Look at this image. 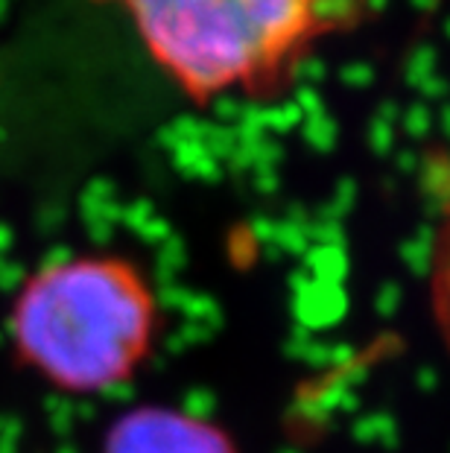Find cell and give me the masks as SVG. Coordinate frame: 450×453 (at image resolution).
I'll use <instances>...</instances> for the list:
<instances>
[{
	"label": "cell",
	"mask_w": 450,
	"mask_h": 453,
	"mask_svg": "<svg viewBox=\"0 0 450 453\" xmlns=\"http://www.w3.org/2000/svg\"><path fill=\"white\" fill-rule=\"evenodd\" d=\"M103 453H237L217 424L170 407L123 412L105 433Z\"/></svg>",
	"instance_id": "obj_3"
},
{
	"label": "cell",
	"mask_w": 450,
	"mask_h": 453,
	"mask_svg": "<svg viewBox=\"0 0 450 453\" xmlns=\"http://www.w3.org/2000/svg\"><path fill=\"white\" fill-rule=\"evenodd\" d=\"M427 181L436 202V231L430 246V311L450 351V161H436Z\"/></svg>",
	"instance_id": "obj_4"
},
{
	"label": "cell",
	"mask_w": 450,
	"mask_h": 453,
	"mask_svg": "<svg viewBox=\"0 0 450 453\" xmlns=\"http://www.w3.org/2000/svg\"><path fill=\"white\" fill-rule=\"evenodd\" d=\"M18 357L68 395L132 380L152 351L158 302L147 275L120 255H73L24 281L9 313Z\"/></svg>",
	"instance_id": "obj_1"
},
{
	"label": "cell",
	"mask_w": 450,
	"mask_h": 453,
	"mask_svg": "<svg viewBox=\"0 0 450 453\" xmlns=\"http://www.w3.org/2000/svg\"><path fill=\"white\" fill-rule=\"evenodd\" d=\"M135 27L149 59L187 97H261L324 38L354 24L360 0H103Z\"/></svg>",
	"instance_id": "obj_2"
}]
</instances>
